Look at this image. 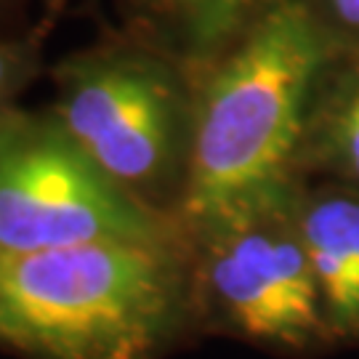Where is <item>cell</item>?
<instances>
[{
    "label": "cell",
    "mask_w": 359,
    "mask_h": 359,
    "mask_svg": "<svg viewBox=\"0 0 359 359\" xmlns=\"http://www.w3.org/2000/svg\"><path fill=\"white\" fill-rule=\"evenodd\" d=\"M280 0H115L120 27L163 46L197 72Z\"/></svg>",
    "instance_id": "7"
},
{
    "label": "cell",
    "mask_w": 359,
    "mask_h": 359,
    "mask_svg": "<svg viewBox=\"0 0 359 359\" xmlns=\"http://www.w3.org/2000/svg\"><path fill=\"white\" fill-rule=\"evenodd\" d=\"M46 107L93 165L149 213L179 221L189 194L197 69L126 27L51 67Z\"/></svg>",
    "instance_id": "3"
},
{
    "label": "cell",
    "mask_w": 359,
    "mask_h": 359,
    "mask_svg": "<svg viewBox=\"0 0 359 359\" xmlns=\"http://www.w3.org/2000/svg\"><path fill=\"white\" fill-rule=\"evenodd\" d=\"M301 181H333L359 192V48H341L309 117Z\"/></svg>",
    "instance_id": "8"
},
{
    "label": "cell",
    "mask_w": 359,
    "mask_h": 359,
    "mask_svg": "<svg viewBox=\"0 0 359 359\" xmlns=\"http://www.w3.org/2000/svg\"><path fill=\"white\" fill-rule=\"evenodd\" d=\"M179 231L120 192L48 107H0V258Z\"/></svg>",
    "instance_id": "5"
},
{
    "label": "cell",
    "mask_w": 359,
    "mask_h": 359,
    "mask_svg": "<svg viewBox=\"0 0 359 359\" xmlns=\"http://www.w3.org/2000/svg\"><path fill=\"white\" fill-rule=\"evenodd\" d=\"M200 338L187 234L0 258V351L168 359Z\"/></svg>",
    "instance_id": "1"
},
{
    "label": "cell",
    "mask_w": 359,
    "mask_h": 359,
    "mask_svg": "<svg viewBox=\"0 0 359 359\" xmlns=\"http://www.w3.org/2000/svg\"><path fill=\"white\" fill-rule=\"evenodd\" d=\"M341 46L304 0H280L197 72V123L181 224L298 179L317 93Z\"/></svg>",
    "instance_id": "2"
},
{
    "label": "cell",
    "mask_w": 359,
    "mask_h": 359,
    "mask_svg": "<svg viewBox=\"0 0 359 359\" xmlns=\"http://www.w3.org/2000/svg\"><path fill=\"white\" fill-rule=\"evenodd\" d=\"M72 3H75V0H43V22H40V25L46 27V29H51L53 22L62 19Z\"/></svg>",
    "instance_id": "11"
},
{
    "label": "cell",
    "mask_w": 359,
    "mask_h": 359,
    "mask_svg": "<svg viewBox=\"0 0 359 359\" xmlns=\"http://www.w3.org/2000/svg\"><path fill=\"white\" fill-rule=\"evenodd\" d=\"M22 3H25V0H0V25H6Z\"/></svg>",
    "instance_id": "12"
},
{
    "label": "cell",
    "mask_w": 359,
    "mask_h": 359,
    "mask_svg": "<svg viewBox=\"0 0 359 359\" xmlns=\"http://www.w3.org/2000/svg\"><path fill=\"white\" fill-rule=\"evenodd\" d=\"M304 6L341 48H359V0H304Z\"/></svg>",
    "instance_id": "10"
},
{
    "label": "cell",
    "mask_w": 359,
    "mask_h": 359,
    "mask_svg": "<svg viewBox=\"0 0 359 359\" xmlns=\"http://www.w3.org/2000/svg\"><path fill=\"white\" fill-rule=\"evenodd\" d=\"M295 192L298 181L181 224L200 338L224 335L285 357H317L338 346L301 234Z\"/></svg>",
    "instance_id": "4"
},
{
    "label": "cell",
    "mask_w": 359,
    "mask_h": 359,
    "mask_svg": "<svg viewBox=\"0 0 359 359\" xmlns=\"http://www.w3.org/2000/svg\"><path fill=\"white\" fill-rule=\"evenodd\" d=\"M48 29L43 25L27 32L0 35V107L16 104L43 72V43Z\"/></svg>",
    "instance_id": "9"
},
{
    "label": "cell",
    "mask_w": 359,
    "mask_h": 359,
    "mask_svg": "<svg viewBox=\"0 0 359 359\" xmlns=\"http://www.w3.org/2000/svg\"><path fill=\"white\" fill-rule=\"evenodd\" d=\"M298 224L338 346L359 341V192L333 181H298Z\"/></svg>",
    "instance_id": "6"
}]
</instances>
